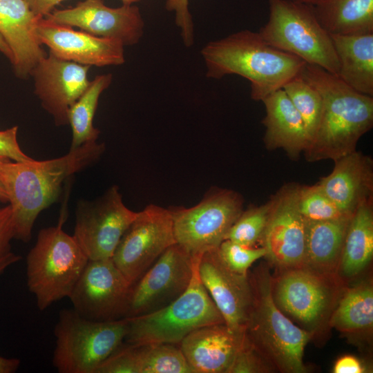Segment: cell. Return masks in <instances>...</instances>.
Returning a JSON list of instances; mask_svg holds the SVG:
<instances>
[{
  "label": "cell",
  "mask_w": 373,
  "mask_h": 373,
  "mask_svg": "<svg viewBox=\"0 0 373 373\" xmlns=\"http://www.w3.org/2000/svg\"><path fill=\"white\" fill-rule=\"evenodd\" d=\"M104 150V144L95 141L55 159L3 163L0 181L12 209L15 238L29 242L39 214L57 200L64 182L95 163Z\"/></svg>",
  "instance_id": "1"
},
{
  "label": "cell",
  "mask_w": 373,
  "mask_h": 373,
  "mask_svg": "<svg viewBox=\"0 0 373 373\" xmlns=\"http://www.w3.org/2000/svg\"><path fill=\"white\" fill-rule=\"evenodd\" d=\"M300 74L318 89L323 100L317 128L303 152L305 159L334 161L356 151L359 139L373 125V97L316 65L306 64Z\"/></svg>",
  "instance_id": "2"
},
{
  "label": "cell",
  "mask_w": 373,
  "mask_h": 373,
  "mask_svg": "<svg viewBox=\"0 0 373 373\" xmlns=\"http://www.w3.org/2000/svg\"><path fill=\"white\" fill-rule=\"evenodd\" d=\"M209 78L238 75L251 83V97L262 101L298 75L306 63L268 44L258 32L240 30L201 50Z\"/></svg>",
  "instance_id": "3"
},
{
  "label": "cell",
  "mask_w": 373,
  "mask_h": 373,
  "mask_svg": "<svg viewBox=\"0 0 373 373\" xmlns=\"http://www.w3.org/2000/svg\"><path fill=\"white\" fill-rule=\"evenodd\" d=\"M253 303L245 332L276 370L304 373L305 346L313 334L294 325L276 306L271 294V276L264 265L249 276Z\"/></svg>",
  "instance_id": "4"
},
{
  "label": "cell",
  "mask_w": 373,
  "mask_h": 373,
  "mask_svg": "<svg viewBox=\"0 0 373 373\" xmlns=\"http://www.w3.org/2000/svg\"><path fill=\"white\" fill-rule=\"evenodd\" d=\"M66 209L57 225L41 229L26 258L27 285L44 311L68 298L89 260L73 236L64 231Z\"/></svg>",
  "instance_id": "5"
},
{
  "label": "cell",
  "mask_w": 373,
  "mask_h": 373,
  "mask_svg": "<svg viewBox=\"0 0 373 373\" xmlns=\"http://www.w3.org/2000/svg\"><path fill=\"white\" fill-rule=\"evenodd\" d=\"M195 259L193 274L186 291L176 300L155 312L126 318L127 331L124 343L140 345L173 344L200 327L225 323L224 318L202 285Z\"/></svg>",
  "instance_id": "6"
},
{
  "label": "cell",
  "mask_w": 373,
  "mask_h": 373,
  "mask_svg": "<svg viewBox=\"0 0 373 373\" xmlns=\"http://www.w3.org/2000/svg\"><path fill=\"white\" fill-rule=\"evenodd\" d=\"M269 19L258 32L271 46L337 75L338 57L330 35L313 6L293 0H269Z\"/></svg>",
  "instance_id": "7"
},
{
  "label": "cell",
  "mask_w": 373,
  "mask_h": 373,
  "mask_svg": "<svg viewBox=\"0 0 373 373\" xmlns=\"http://www.w3.org/2000/svg\"><path fill=\"white\" fill-rule=\"evenodd\" d=\"M126 318L98 321L62 309L54 329L52 365L59 373H95L123 342Z\"/></svg>",
  "instance_id": "8"
},
{
  "label": "cell",
  "mask_w": 373,
  "mask_h": 373,
  "mask_svg": "<svg viewBox=\"0 0 373 373\" xmlns=\"http://www.w3.org/2000/svg\"><path fill=\"white\" fill-rule=\"evenodd\" d=\"M175 242L193 258L216 249L243 211V198L236 191L213 188L191 207L169 208Z\"/></svg>",
  "instance_id": "9"
},
{
  "label": "cell",
  "mask_w": 373,
  "mask_h": 373,
  "mask_svg": "<svg viewBox=\"0 0 373 373\" xmlns=\"http://www.w3.org/2000/svg\"><path fill=\"white\" fill-rule=\"evenodd\" d=\"M334 274L307 267L283 269L271 277V294L276 306L287 316L312 332L329 321L338 297Z\"/></svg>",
  "instance_id": "10"
},
{
  "label": "cell",
  "mask_w": 373,
  "mask_h": 373,
  "mask_svg": "<svg viewBox=\"0 0 373 373\" xmlns=\"http://www.w3.org/2000/svg\"><path fill=\"white\" fill-rule=\"evenodd\" d=\"M137 214L114 185L95 200L78 202L73 236L88 260L109 259Z\"/></svg>",
  "instance_id": "11"
},
{
  "label": "cell",
  "mask_w": 373,
  "mask_h": 373,
  "mask_svg": "<svg viewBox=\"0 0 373 373\" xmlns=\"http://www.w3.org/2000/svg\"><path fill=\"white\" fill-rule=\"evenodd\" d=\"M175 243L169 209L151 204L137 212L111 259L132 285Z\"/></svg>",
  "instance_id": "12"
},
{
  "label": "cell",
  "mask_w": 373,
  "mask_h": 373,
  "mask_svg": "<svg viewBox=\"0 0 373 373\" xmlns=\"http://www.w3.org/2000/svg\"><path fill=\"white\" fill-rule=\"evenodd\" d=\"M195 259L177 243L169 247L131 286L124 318L155 312L180 297L191 283Z\"/></svg>",
  "instance_id": "13"
},
{
  "label": "cell",
  "mask_w": 373,
  "mask_h": 373,
  "mask_svg": "<svg viewBox=\"0 0 373 373\" xmlns=\"http://www.w3.org/2000/svg\"><path fill=\"white\" fill-rule=\"evenodd\" d=\"M131 286L111 258L89 260L68 298L84 318L117 320L124 318Z\"/></svg>",
  "instance_id": "14"
},
{
  "label": "cell",
  "mask_w": 373,
  "mask_h": 373,
  "mask_svg": "<svg viewBox=\"0 0 373 373\" xmlns=\"http://www.w3.org/2000/svg\"><path fill=\"white\" fill-rule=\"evenodd\" d=\"M297 184L282 186L270 199L268 221L260 243L271 263L283 269L305 264L306 220L296 202Z\"/></svg>",
  "instance_id": "15"
},
{
  "label": "cell",
  "mask_w": 373,
  "mask_h": 373,
  "mask_svg": "<svg viewBox=\"0 0 373 373\" xmlns=\"http://www.w3.org/2000/svg\"><path fill=\"white\" fill-rule=\"evenodd\" d=\"M45 17L97 37L116 40L124 46L136 44L144 34L140 11L132 4L111 8L103 0H84L74 7L52 10Z\"/></svg>",
  "instance_id": "16"
},
{
  "label": "cell",
  "mask_w": 373,
  "mask_h": 373,
  "mask_svg": "<svg viewBox=\"0 0 373 373\" xmlns=\"http://www.w3.org/2000/svg\"><path fill=\"white\" fill-rule=\"evenodd\" d=\"M90 66L59 58L49 52L31 70L35 93L57 126L68 124L70 106L87 88Z\"/></svg>",
  "instance_id": "17"
},
{
  "label": "cell",
  "mask_w": 373,
  "mask_h": 373,
  "mask_svg": "<svg viewBox=\"0 0 373 373\" xmlns=\"http://www.w3.org/2000/svg\"><path fill=\"white\" fill-rule=\"evenodd\" d=\"M200 280L231 329L244 332L253 303L249 274L241 275L229 269L218 249L204 253L198 261Z\"/></svg>",
  "instance_id": "18"
},
{
  "label": "cell",
  "mask_w": 373,
  "mask_h": 373,
  "mask_svg": "<svg viewBox=\"0 0 373 373\" xmlns=\"http://www.w3.org/2000/svg\"><path fill=\"white\" fill-rule=\"evenodd\" d=\"M36 32L40 43L59 58L89 66H117L125 61L124 46L116 40L76 30L46 17L39 19Z\"/></svg>",
  "instance_id": "19"
},
{
  "label": "cell",
  "mask_w": 373,
  "mask_h": 373,
  "mask_svg": "<svg viewBox=\"0 0 373 373\" xmlns=\"http://www.w3.org/2000/svg\"><path fill=\"white\" fill-rule=\"evenodd\" d=\"M245 336L225 323L213 324L193 330L178 346L193 373H227Z\"/></svg>",
  "instance_id": "20"
},
{
  "label": "cell",
  "mask_w": 373,
  "mask_h": 373,
  "mask_svg": "<svg viewBox=\"0 0 373 373\" xmlns=\"http://www.w3.org/2000/svg\"><path fill=\"white\" fill-rule=\"evenodd\" d=\"M41 18L24 0H0V35L12 52L10 63L19 78H27L46 55L36 32Z\"/></svg>",
  "instance_id": "21"
},
{
  "label": "cell",
  "mask_w": 373,
  "mask_h": 373,
  "mask_svg": "<svg viewBox=\"0 0 373 373\" xmlns=\"http://www.w3.org/2000/svg\"><path fill=\"white\" fill-rule=\"evenodd\" d=\"M347 216L362 203L373 199V161L356 150L334 160L327 176L316 183Z\"/></svg>",
  "instance_id": "22"
},
{
  "label": "cell",
  "mask_w": 373,
  "mask_h": 373,
  "mask_svg": "<svg viewBox=\"0 0 373 373\" xmlns=\"http://www.w3.org/2000/svg\"><path fill=\"white\" fill-rule=\"evenodd\" d=\"M95 373H193L179 346L122 343Z\"/></svg>",
  "instance_id": "23"
},
{
  "label": "cell",
  "mask_w": 373,
  "mask_h": 373,
  "mask_svg": "<svg viewBox=\"0 0 373 373\" xmlns=\"http://www.w3.org/2000/svg\"><path fill=\"white\" fill-rule=\"evenodd\" d=\"M266 115L264 143L269 150L281 149L292 160L298 159L309 144V136L300 115L283 88L262 101Z\"/></svg>",
  "instance_id": "24"
},
{
  "label": "cell",
  "mask_w": 373,
  "mask_h": 373,
  "mask_svg": "<svg viewBox=\"0 0 373 373\" xmlns=\"http://www.w3.org/2000/svg\"><path fill=\"white\" fill-rule=\"evenodd\" d=\"M338 57V77L360 93L373 96V33L330 35Z\"/></svg>",
  "instance_id": "25"
},
{
  "label": "cell",
  "mask_w": 373,
  "mask_h": 373,
  "mask_svg": "<svg viewBox=\"0 0 373 373\" xmlns=\"http://www.w3.org/2000/svg\"><path fill=\"white\" fill-rule=\"evenodd\" d=\"M351 217L306 220L305 267L321 273L334 274Z\"/></svg>",
  "instance_id": "26"
},
{
  "label": "cell",
  "mask_w": 373,
  "mask_h": 373,
  "mask_svg": "<svg viewBox=\"0 0 373 373\" xmlns=\"http://www.w3.org/2000/svg\"><path fill=\"white\" fill-rule=\"evenodd\" d=\"M373 257V199L358 206L352 216L337 270L341 277L360 274Z\"/></svg>",
  "instance_id": "27"
},
{
  "label": "cell",
  "mask_w": 373,
  "mask_h": 373,
  "mask_svg": "<svg viewBox=\"0 0 373 373\" xmlns=\"http://www.w3.org/2000/svg\"><path fill=\"white\" fill-rule=\"evenodd\" d=\"M313 8L330 35L373 33V0H324Z\"/></svg>",
  "instance_id": "28"
},
{
  "label": "cell",
  "mask_w": 373,
  "mask_h": 373,
  "mask_svg": "<svg viewBox=\"0 0 373 373\" xmlns=\"http://www.w3.org/2000/svg\"><path fill=\"white\" fill-rule=\"evenodd\" d=\"M331 327L344 333L370 331L373 326V288L362 283L347 289L329 319Z\"/></svg>",
  "instance_id": "29"
},
{
  "label": "cell",
  "mask_w": 373,
  "mask_h": 373,
  "mask_svg": "<svg viewBox=\"0 0 373 373\" xmlns=\"http://www.w3.org/2000/svg\"><path fill=\"white\" fill-rule=\"evenodd\" d=\"M113 75L111 73L95 76L79 99L70 106L68 121L72 129L70 149L85 143L97 141L100 131L93 125V118L101 94L109 87Z\"/></svg>",
  "instance_id": "30"
},
{
  "label": "cell",
  "mask_w": 373,
  "mask_h": 373,
  "mask_svg": "<svg viewBox=\"0 0 373 373\" xmlns=\"http://www.w3.org/2000/svg\"><path fill=\"white\" fill-rule=\"evenodd\" d=\"M282 88L303 118L310 142L321 115L323 100L321 93L300 73Z\"/></svg>",
  "instance_id": "31"
},
{
  "label": "cell",
  "mask_w": 373,
  "mask_h": 373,
  "mask_svg": "<svg viewBox=\"0 0 373 373\" xmlns=\"http://www.w3.org/2000/svg\"><path fill=\"white\" fill-rule=\"evenodd\" d=\"M269 212V201L260 206L243 209L228 231L225 240L245 247H256L266 227Z\"/></svg>",
  "instance_id": "32"
},
{
  "label": "cell",
  "mask_w": 373,
  "mask_h": 373,
  "mask_svg": "<svg viewBox=\"0 0 373 373\" xmlns=\"http://www.w3.org/2000/svg\"><path fill=\"white\" fill-rule=\"evenodd\" d=\"M296 202L300 214L306 220L322 221L350 217L345 216L317 184H297Z\"/></svg>",
  "instance_id": "33"
},
{
  "label": "cell",
  "mask_w": 373,
  "mask_h": 373,
  "mask_svg": "<svg viewBox=\"0 0 373 373\" xmlns=\"http://www.w3.org/2000/svg\"><path fill=\"white\" fill-rule=\"evenodd\" d=\"M218 251L225 265L241 275H248L251 266L258 259L266 255L262 247H245L229 240L221 242Z\"/></svg>",
  "instance_id": "34"
},
{
  "label": "cell",
  "mask_w": 373,
  "mask_h": 373,
  "mask_svg": "<svg viewBox=\"0 0 373 373\" xmlns=\"http://www.w3.org/2000/svg\"><path fill=\"white\" fill-rule=\"evenodd\" d=\"M276 370L246 334L227 373H265Z\"/></svg>",
  "instance_id": "35"
},
{
  "label": "cell",
  "mask_w": 373,
  "mask_h": 373,
  "mask_svg": "<svg viewBox=\"0 0 373 373\" xmlns=\"http://www.w3.org/2000/svg\"><path fill=\"white\" fill-rule=\"evenodd\" d=\"M14 238L12 212L10 204H8L0 208V276L21 258L12 250L10 242Z\"/></svg>",
  "instance_id": "36"
},
{
  "label": "cell",
  "mask_w": 373,
  "mask_h": 373,
  "mask_svg": "<svg viewBox=\"0 0 373 373\" xmlns=\"http://www.w3.org/2000/svg\"><path fill=\"white\" fill-rule=\"evenodd\" d=\"M188 0H166V8L175 12V21L186 47H191L194 41V28Z\"/></svg>",
  "instance_id": "37"
},
{
  "label": "cell",
  "mask_w": 373,
  "mask_h": 373,
  "mask_svg": "<svg viewBox=\"0 0 373 373\" xmlns=\"http://www.w3.org/2000/svg\"><path fill=\"white\" fill-rule=\"evenodd\" d=\"M18 126H15L0 131V156L14 162H25L33 160L21 149L17 141Z\"/></svg>",
  "instance_id": "38"
},
{
  "label": "cell",
  "mask_w": 373,
  "mask_h": 373,
  "mask_svg": "<svg viewBox=\"0 0 373 373\" xmlns=\"http://www.w3.org/2000/svg\"><path fill=\"white\" fill-rule=\"evenodd\" d=\"M365 372L362 363L355 356L346 355L338 358L333 368L334 373H362Z\"/></svg>",
  "instance_id": "39"
},
{
  "label": "cell",
  "mask_w": 373,
  "mask_h": 373,
  "mask_svg": "<svg viewBox=\"0 0 373 373\" xmlns=\"http://www.w3.org/2000/svg\"><path fill=\"white\" fill-rule=\"evenodd\" d=\"M64 0H24L31 11L39 17L49 15L55 6Z\"/></svg>",
  "instance_id": "40"
},
{
  "label": "cell",
  "mask_w": 373,
  "mask_h": 373,
  "mask_svg": "<svg viewBox=\"0 0 373 373\" xmlns=\"http://www.w3.org/2000/svg\"><path fill=\"white\" fill-rule=\"evenodd\" d=\"M21 361L17 358H6L0 355V373H14L19 367Z\"/></svg>",
  "instance_id": "41"
},
{
  "label": "cell",
  "mask_w": 373,
  "mask_h": 373,
  "mask_svg": "<svg viewBox=\"0 0 373 373\" xmlns=\"http://www.w3.org/2000/svg\"><path fill=\"white\" fill-rule=\"evenodd\" d=\"M0 52L3 53L11 62L12 59V52L3 37L0 35Z\"/></svg>",
  "instance_id": "42"
},
{
  "label": "cell",
  "mask_w": 373,
  "mask_h": 373,
  "mask_svg": "<svg viewBox=\"0 0 373 373\" xmlns=\"http://www.w3.org/2000/svg\"><path fill=\"white\" fill-rule=\"evenodd\" d=\"M10 160L6 158V157H2V156H0V166L7 162V161H9ZM0 202H3V203H6L8 202V198H7V195H6V191L4 190V188L0 181Z\"/></svg>",
  "instance_id": "43"
},
{
  "label": "cell",
  "mask_w": 373,
  "mask_h": 373,
  "mask_svg": "<svg viewBox=\"0 0 373 373\" xmlns=\"http://www.w3.org/2000/svg\"><path fill=\"white\" fill-rule=\"evenodd\" d=\"M293 1L312 5V6H315L320 3L324 0H293Z\"/></svg>",
  "instance_id": "44"
},
{
  "label": "cell",
  "mask_w": 373,
  "mask_h": 373,
  "mask_svg": "<svg viewBox=\"0 0 373 373\" xmlns=\"http://www.w3.org/2000/svg\"><path fill=\"white\" fill-rule=\"evenodd\" d=\"M121 1H122L123 4L131 5L133 3L138 2L141 0H121Z\"/></svg>",
  "instance_id": "45"
}]
</instances>
